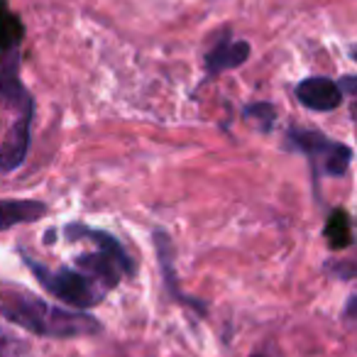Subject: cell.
Masks as SVG:
<instances>
[{
  "instance_id": "obj_1",
  "label": "cell",
  "mask_w": 357,
  "mask_h": 357,
  "mask_svg": "<svg viewBox=\"0 0 357 357\" xmlns=\"http://www.w3.org/2000/svg\"><path fill=\"white\" fill-rule=\"evenodd\" d=\"M0 316L42 337H81L103 331V326L86 311L56 306L13 284H0Z\"/></svg>"
},
{
  "instance_id": "obj_2",
  "label": "cell",
  "mask_w": 357,
  "mask_h": 357,
  "mask_svg": "<svg viewBox=\"0 0 357 357\" xmlns=\"http://www.w3.org/2000/svg\"><path fill=\"white\" fill-rule=\"evenodd\" d=\"M64 235L69 240H89V243L96 245L93 252L76 257V269L89 274L105 291L118 287L123 277H132L135 274V262L128 257L123 245L105 230L89 228L84 223H69L64 228Z\"/></svg>"
},
{
  "instance_id": "obj_3",
  "label": "cell",
  "mask_w": 357,
  "mask_h": 357,
  "mask_svg": "<svg viewBox=\"0 0 357 357\" xmlns=\"http://www.w3.org/2000/svg\"><path fill=\"white\" fill-rule=\"evenodd\" d=\"M22 259L25 264L32 269L40 284L56 296L59 301H64L66 306L76 308V311H89V308L98 306L100 301L105 298V289L100 284H96L89 274H84L81 269H69V267H61V269H47L45 264L35 262L32 255L22 252Z\"/></svg>"
},
{
  "instance_id": "obj_4",
  "label": "cell",
  "mask_w": 357,
  "mask_h": 357,
  "mask_svg": "<svg viewBox=\"0 0 357 357\" xmlns=\"http://www.w3.org/2000/svg\"><path fill=\"white\" fill-rule=\"evenodd\" d=\"M287 142L291 149L306 154L316 178L323 174L331 178H342L352 164V149L347 144L331 139L328 135L318 132V130L291 128L287 132Z\"/></svg>"
},
{
  "instance_id": "obj_5",
  "label": "cell",
  "mask_w": 357,
  "mask_h": 357,
  "mask_svg": "<svg viewBox=\"0 0 357 357\" xmlns=\"http://www.w3.org/2000/svg\"><path fill=\"white\" fill-rule=\"evenodd\" d=\"M30 139H32V105H27V108L20 110V118L8 130L6 139L0 144V174H10L25 164V157L30 152Z\"/></svg>"
},
{
  "instance_id": "obj_6",
  "label": "cell",
  "mask_w": 357,
  "mask_h": 357,
  "mask_svg": "<svg viewBox=\"0 0 357 357\" xmlns=\"http://www.w3.org/2000/svg\"><path fill=\"white\" fill-rule=\"evenodd\" d=\"M296 98L303 108L316 110V113H331L340 108L345 93L337 81L326 79V76H308L296 86Z\"/></svg>"
},
{
  "instance_id": "obj_7",
  "label": "cell",
  "mask_w": 357,
  "mask_h": 357,
  "mask_svg": "<svg viewBox=\"0 0 357 357\" xmlns=\"http://www.w3.org/2000/svg\"><path fill=\"white\" fill-rule=\"evenodd\" d=\"M250 59V45L245 40H228L223 37L220 42H215L213 50L206 54L204 66H206V76H218L225 71H233L238 66H243Z\"/></svg>"
},
{
  "instance_id": "obj_8",
  "label": "cell",
  "mask_w": 357,
  "mask_h": 357,
  "mask_svg": "<svg viewBox=\"0 0 357 357\" xmlns=\"http://www.w3.org/2000/svg\"><path fill=\"white\" fill-rule=\"evenodd\" d=\"M154 248H157V255H159V267H162V277H164V289H167L169 294H172V298H176V301H181L184 306H191L196 313H201L204 316L208 308H206L204 301H199V298L194 296H186L181 289H178L176 284V269H174V252H172V243H169V235L164 233V230H154Z\"/></svg>"
},
{
  "instance_id": "obj_9",
  "label": "cell",
  "mask_w": 357,
  "mask_h": 357,
  "mask_svg": "<svg viewBox=\"0 0 357 357\" xmlns=\"http://www.w3.org/2000/svg\"><path fill=\"white\" fill-rule=\"evenodd\" d=\"M47 213V204L32 199H3L0 201V230H10L22 223H35Z\"/></svg>"
},
{
  "instance_id": "obj_10",
  "label": "cell",
  "mask_w": 357,
  "mask_h": 357,
  "mask_svg": "<svg viewBox=\"0 0 357 357\" xmlns=\"http://www.w3.org/2000/svg\"><path fill=\"white\" fill-rule=\"evenodd\" d=\"M22 40V25L10 13L6 0H0V61L6 59L10 52L20 50Z\"/></svg>"
},
{
  "instance_id": "obj_11",
  "label": "cell",
  "mask_w": 357,
  "mask_h": 357,
  "mask_svg": "<svg viewBox=\"0 0 357 357\" xmlns=\"http://www.w3.org/2000/svg\"><path fill=\"white\" fill-rule=\"evenodd\" d=\"M326 238L331 250H347L352 245V223H350V215L342 208H335L328 215Z\"/></svg>"
},
{
  "instance_id": "obj_12",
  "label": "cell",
  "mask_w": 357,
  "mask_h": 357,
  "mask_svg": "<svg viewBox=\"0 0 357 357\" xmlns=\"http://www.w3.org/2000/svg\"><path fill=\"white\" fill-rule=\"evenodd\" d=\"M243 115L250 120H257L262 132H269L274 120H277V108H274L272 103H267V100H257V103H252V105H245Z\"/></svg>"
},
{
  "instance_id": "obj_13",
  "label": "cell",
  "mask_w": 357,
  "mask_h": 357,
  "mask_svg": "<svg viewBox=\"0 0 357 357\" xmlns=\"http://www.w3.org/2000/svg\"><path fill=\"white\" fill-rule=\"evenodd\" d=\"M27 345L20 340H15L13 335H8L3 328H0V357H25Z\"/></svg>"
},
{
  "instance_id": "obj_14",
  "label": "cell",
  "mask_w": 357,
  "mask_h": 357,
  "mask_svg": "<svg viewBox=\"0 0 357 357\" xmlns=\"http://www.w3.org/2000/svg\"><path fill=\"white\" fill-rule=\"evenodd\" d=\"M355 303H357V296H355V294H352V296L347 298V308H345V316L350 318V321H352V318H355Z\"/></svg>"
},
{
  "instance_id": "obj_15",
  "label": "cell",
  "mask_w": 357,
  "mask_h": 357,
  "mask_svg": "<svg viewBox=\"0 0 357 357\" xmlns=\"http://www.w3.org/2000/svg\"><path fill=\"white\" fill-rule=\"evenodd\" d=\"M252 357H264V355H252Z\"/></svg>"
}]
</instances>
